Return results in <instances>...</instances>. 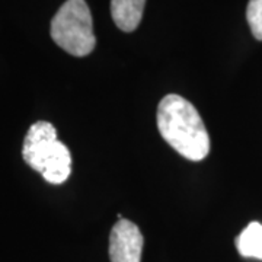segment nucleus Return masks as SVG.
I'll return each instance as SVG.
<instances>
[{
	"label": "nucleus",
	"instance_id": "obj_1",
	"mask_svg": "<svg viewBox=\"0 0 262 262\" xmlns=\"http://www.w3.org/2000/svg\"><path fill=\"white\" fill-rule=\"evenodd\" d=\"M158 128L163 140L185 159L200 162L210 151V136L195 106L179 95H166L158 106Z\"/></svg>",
	"mask_w": 262,
	"mask_h": 262
},
{
	"label": "nucleus",
	"instance_id": "obj_2",
	"mask_svg": "<svg viewBox=\"0 0 262 262\" xmlns=\"http://www.w3.org/2000/svg\"><path fill=\"white\" fill-rule=\"evenodd\" d=\"M51 38L66 53L75 57L91 54L96 46L94 24L84 0H67L51 20Z\"/></svg>",
	"mask_w": 262,
	"mask_h": 262
},
{
	"label": "nucleus",
	"instance_id": "obj_3",
	"mask_svg": "<svg viewBox=\"0 0 262 262\" xmlns=\"http://www.w3.org/2000/svg\"><path fill=\"white\" fill-rule=\"evenodd\" d=\"M61 141L57 139V131L51 122L38 121L29 127L24 140L22 156L31 168L42 172L50 158L56 153Z\"/></svg>",
	"mask_w": 262,
	"mask_h": 262
},
{
	"label": "nucleus",
	"instance_id": "obj_4",
	"mask_svg": "<svg viewBox=\"0 0 262 262\" xmlns=\"http://www.w3.org/2000/svg\"><path fill=\"white\" fill-rule=\"evenodd\" d=\"M143 234L130 220H118L110 234L111 262H141Z\"/></svg>",
	"mask_w": 262,
	"mask_h": 262
},
{
	"label": "nucleus",
	"instance_id": "obj_5",
	"mask_svg": "<svg viewBox=\"0 0 262 262\" xmlns=\"http://www.w3.org/2000/svg\"><path fill=\"white\" fill-rule=\"evenodd\" d=\"M146 0H111L114 22L124 32H133L139 27Z\"/></svg>",
	"mask_w": 262,
	"mask_h": 262
},
{
	"label": "nucleus",
	"instance_id": "obj_6",
	"mask_svg": "<svg viewBox=\"0 0 262 262\" xmlns=\"http://www.w3.org/2000/svg\"><path fill=\"white\" fill-rule=\"evenodd\" d=\"M237 252L244 258H253L262 261V225L252 222L245 227L236 237Z\"/></svg>",
	"mask_w": 262,
	"mask_h": 262
},
{
	"label": "nucleus",
	"instance_id": "obj_7",
	"mask_svg": "<svg viewBox=\"0 0 262 262\" xmlns=\"http://www.w3.org/2000/svg\"><path fill=\"white\" fill-rule=\"evenodd\" d=\"M246 19L253 37L262 41V0H249L246 8Z\"/></svg>",
	"mask_w": 262,
	"mask_h": 262
}]
</instances>
